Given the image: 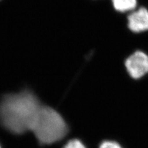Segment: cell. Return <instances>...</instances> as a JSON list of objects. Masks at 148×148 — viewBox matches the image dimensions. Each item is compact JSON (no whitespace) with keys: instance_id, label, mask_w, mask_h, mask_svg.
I'll return each mask as SVG.
<instances>
[{"instance_id":"5","label":"cell","mask_w":148,"mask_h":148,"mask_svg":"<svg viewBox=\"0 0 148 148\" xmlns=\"http://www.w3.org/2000/svg\"><path fill=\"white\" fill-rule=\"evenodd\" d=\"M115 10L120 12H125L133 10L136 7V0H112Z\"/></svg>"},{"instance_id":"4","label":"cell","mask_w":148,"mask_h":148,"mask_svg":"<svg viewBox=\"0 0 148 148\" xmlns=\"http://www.w3.org/2000/svg\"><path fill=\"white\" fill-rule=\"evenodd\" d=\"M128 28L135 33L148 30V10L141 8L133 11L128 17Z\"/></svg>"},{"instance_id":"2","label":"cell","mask_w":148,"mask_h":148,"mask_svg":"<svg viewBox=\"0 0 148 148\" xmlns=\"http://www.w3.org/2000/svg\"><path fill=\"white\" fill-rule=\"evenodd\" d=\"M30 131L41 144L50 145L61 140L67 134L68 127L56 110L41 105Z\"/></svg>"},{"instance_id":"9","label":"cell","mask_w":148,"mask_h":148,"mask_svg":"<svg viewBox=\"0 0 148 148\" xmlns=\"http://www.w3.org/2000/svg\"><path fill=\"white\" fill-rule=\"evenodd\" d=\"M0 148H1V147H0Z\"/></svg>"},{"instance_id":"8","label":"cell","mask_w":148,"mask_h":148,"mask_svg":"<svg viewBox=\"0 0 148 148\" xmlns=\"http://www.w3.org/2000/svg\"><path fill=\"white\" fill-rule=\"evenodd\" d=\"M0 1H1V0H0Z\"/></svg>"},{"instance_id":"7","label":"cell","mask_w":148,"mask_h":148,"mask_svg":"<svg viewBox=\"0 0 148 148\" xmlns=\"http://www.w3.org/2000/svg\"><path fill=\"white\" fill-rule=\"evenodd\" d=\"M99 148H122L119 143L112 141H105L99 146Z\"/></svg>"},{"instance_id":"6","label":"cell","mask_w":148,"mask_h":148,"mask_svg":"<svg viewBox=\"0 0 148 148\" xmlns=\"http://www.w3.org/2000/svg\"><path fill=\"white\" fill-rule=\"evenodd\" d=\"M63 148H86L84 145L78 140L74 139L70 140L67 143V144L64 146Z\"/></svg>"},{"instance_id":"3","label":"cell","mask_w":148,"mask_h":148,"mask_svg":"<svg viewBox=\"0 0 148 148\" xmlns=\"http://www.w3.org/2000/svg\"><path fill=\"white\" fill-rule=\"evenodd\" d=\"M125 67L130 75L139 79L148 73V56L142 51H136L126 60Z\"/></svg>"},{"instance_id":"1","label":"cell","mask_w":148,"mask_h":148,"mask_svg":"<svg viewBox=\"0 0 148 148\" xmlns=\"http://www.w3.org/2000/svg\"><path fill=\"white\" fill-rule=\"evenodd\" d=\"M41 106L29 90L6 95L0 102V123L14 134L30 131Z\"/></svg>"}]
</instances>
